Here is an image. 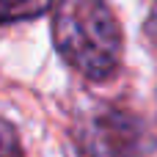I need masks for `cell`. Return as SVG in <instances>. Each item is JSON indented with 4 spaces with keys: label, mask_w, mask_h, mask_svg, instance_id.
Segmentation results:
<instances>
[{
    "label": "cell",
    "mask_w": 157,
    "mask_h": 157,
    "mask_svg": "<svg viewBox=\"0 0 157 157\" xmlns=\"http://www.w3.org/2000/svg\"><path fill=\"white\" fill-rule=\"evenodd\" d=\"M52 41L61 58L91 80L110 77L121 63L124 36L105 0H61L52 19Z\"/></svg>",
    "instance_id": "1"
},
{
    "label": "cell",
    "mask_w": 157,
    "mask_h": 157,
    "mask_svg": "<svg viewBox=\"0 0 157 157\" xmlns=\"http://www.w3.org/2000/svg\"><path fill=\"white\" fill-rule=\"evenodd\" d=\"M80 149L83 157H146V132L132 113L105 108L86 121Z\"/></svg>",
    "instance_id": "2"
},
{
    "label": "cell",
    "mask_w": 157,
    "mask_h": 157,
    "mask_svg": "<svg viewBox=\"0 0 157 157\" xmlns=\"http://www.w3.org/2000/svg\"><path fill=\"white\" fill-rule=\"evenodd\" d=\"M50 6H52V0H0V25L33 19V17L44 14Z\"/></svg>",
    "instance_id": "3"
},
{
    "label": "cell",
    "mask_w": 157,
    "mask_h": 157,
    "mask_svg": "<svg viewBox=\"0 0 157 157\" xmlns=\"http://www.w3.org/2000/svg\"><path fill=\"white\" fill-rule=\"evenodd\" d=\"M0 157H25L17 130L3 119H0Z\"/></svg>",
    "instance_id": "4"
},
{
    "label": "cell",
    "mask_w": 157,
    "mask_h": 157,
    "mask_svg": "<svg viewBox=\"0 0 157 157\" xmlns=\"http://www.w3.org/2000/svg\"><path fill=\"white\" fill-rule=\"evenodd\" d=\"M144 36H146V41H149L152 52L157 55V8L149 14V19H146V25H144Z\"/></svg>",
    "instance_id": "5"
}]
</instances>
